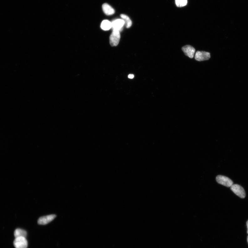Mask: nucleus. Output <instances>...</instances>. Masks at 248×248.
<instances>
[{"instance_id": "1", "label": "nucleus", "mask_w": 248, "mask_h": 248, "mask_svg": "<svg viewBox=\"0 0 248 248\" xmlns=\"http://www.w3.org/2000/svg\"><path fill=\"white\" fill-rule=\"evenodd\" d=\"M216 181L219 184L227 187H230L233 185V182L231 180L223 175H219L217 176Z\"/></svg>"}, {"instance_id": "2", "label": "nucleus", "mask_w": 248, "mask_h": 248, "mask_svg": "<svg viewBox=\"0 0 248 248\" xmlns=\"http://www.w3.org/2000/svg\"><path fill=\"white\" fill-rule=\"evenodd\" d=\"M120 39V32L113 30L110 37V43L112 46H116L119 43Z\"/></svg>"}, {"instance_id": "3", "label": "nucleus", "mask_w": 248, "mask_h": 248, "mask_svg": "<svg viewBox=\"0 0 248 248\" xmlns=\"http://www.w3.org/2000/svg\"><path fill=\"white\" fill-rule=\"evenodd\" d=\"M13 245L16 248H27L28 242L26 237H20L15 238Z\"/></svg>"}, {"instance_id": "4", "label": "nucleus", "mask_w": 248, "mask_h": 248, "mask_svg": "<svg viewBox=\"0 0 248 248\" xmlns=\"http://www.w3.org/2000/svg\"><path fill=\"white\" fill-rule=\"evenodd\" d=\"M232 191L237 196L241 198H244L246 196L245 191L242 187L238 185H233L230 187Z\"/></svg>"}, {"instance_id": "5", "label": "nucleus", "mask_w": 248, "mask_h": 248, "mask_svg": "<svg viewBox=\"0 0 248 248\" xmlns=\"http://www.w3.org/2000/svg\"><path fill=\"white\" fill-rule=\"evenodd\" d=\"M210 57V53L204 51H197L195 56V59L199 62L208 60Z\"/></svg>"}, {"instance_id": "6", "label": "nucleus", "mask_w": 248, "mask_h": 248, "mask_svg": "<svg viewBox=\"0 0 248 248\" xmlns=\"http://www.w3.org/2000/svg\"><path fill=\"white\" fill-rule=\"evenodd\" d=\"M112 28L113 30H118L119 32L122 31L125 24V22L122 19H117L114 20L111 22Z\"/></svg>"}, {"instance_id": "7", "label": "nucleus", "mask_w": 248, "mask_h": 248, "mask_svg": "<svg viewBox=\"0 0 248 248\" xmlns=\"http://www.w3.org/2000/svg\"><path fill=\"white\" fill-rule=\"evenodd\" d=\"M182 49L185 55L190 58H192L194 57L195 49L193 47L189 45H186L182 47Z\"/></svg>"}, {"instance_id": "8", "label": "nucleus", "mask_w": 248, "mask_h": 248, "mask_svg": "<svg viewBox=\"0 0 248 248\" xmlns=\"http://www.w3.org/2000/svg\"><path fill=\"white\" fill-rule=\"evenodd\" d=\"M56 217V215H52L40 217L38 220V223L39 225H46L52 222Z\"/></svg>"}, {"instance_id": "9", "label": "nucleus", "mask_w": 248, "mask_h": 248, "mask_svg": "<svg viewBox=\"0 0 248 248\" xmlns=\"http://www.w3.org/2000/svg\"><path fill=\"white\" fill-rule=\"evenodd\" d=\"M102 8L105 14L108 16L113 15L115 13L114 9L107 3H104L103 5Z\"/></svg>"}, {"instance_id": "10", "label": "nucleus", "mask_w": 248, "mask_h": 248, "mask_svg": "<svg viewBox=\"0 0 248 248\" xmlns=\"http://www.w3.org/2000/svg\"><path fill=\"white\" fill-rule=\"evenodd\" d=\"M101 28L104 30H108L112 28L111 22L107 20H103L101 24Z\"/></svg>"}, {"instance_id": "11", "label": "nucleus", "mask_w": 248, "mask_h": 248, "mask_svg": "<svg viewBox=\"0 0 248 248\" xmlns=\"http://www.w3.org/2000/svg\"><path fill=\"white\" fill-rule=\"evenodd\" d=\"M14 234L15 238L20 237H26L27 235V233L24 230L18 229L15 230Z\"/></svg>"}, {"instance_id": "12", "label": "nucleus", "mask_w": 248, "mask_h": 248, "mask_svg": "<svg viewBox=\"0 0 248 248\" xmlns=\"http://www.w3.org/2000/svg\"><path fill=\"white\" fill-rule=\"evenodd\" d=\"M120 16L122 19L124 20L126 28H130L132 25V22L129 18L124 14H121Z\"/></svg>"}, {"instance_id": "13", "label": "nucleus", "mask_w": 248, "mask_h": 248, "mask_svg": "<svg viewBox=\"0 0 248 248\" xmlns=\"http://www.w3.org/2000/svg\"><path fill=\"white\" fill-rule=\"evenodd\" d=\"M187 0H175L176 5L179 8L185 6L187 4Z\"/></svg>"}, {"instance_id": "14", "label": "nucleus", "mask_w": 248, "mask_h": 248, "mask_svg": "<svg viewBox=\"0 0 248 248\" xmlns=\"http://www.w3.org/2000/svg\"><path fill=\"white\" fill-rule=\"evenodd\" d=\"M128 77L129 78L133 79L134 77V76L133 75V74H129Z\"/></svg>"}, {"instance_id": "15", "label": "nucleus", "mask_w": 248, "mask_h": 248, "mask_svg": "<svg viewBox=\"0 0 248 248\" xmlns=\"http://www.w3.org/2000/svg\"><path fill=\"white\" fill-rule=\"evenodd\" d=\"M246 225H247V233L248 234V220H247V222Z\"/></svg>"}, {"instance_id": "16", "label": "nucleus", "mask_w": 248, "mask_h": 248, "mask_svg": "<svg viewBox=\"0 0 248 248\" xmlns=\"http://www.w3.org/2000/svg\"><path fill=\"white\" fill-rule=\"evenodd\" d=\"M247 241H248V237H247Z\"/></svg>"}]
</instances>
